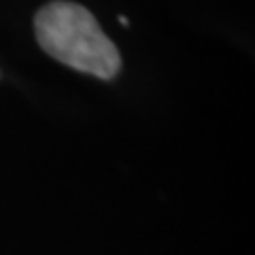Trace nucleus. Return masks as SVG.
Returning a JSON list of instances; mask_svg holds the SVG:
<instances>
[{"instance_id": "1", "label": "nucleus", "mask_w": 255, "mask_h": 255, "mask_svg": "<svg viewBox=\"0 0 255 255\" xmlns=\"http://www.w3.org/2000/svg\"><path fill=\"white\" fill-rule=\"evenodd\" d=\"M34 30L43 51L79 73L113 79L122 68L117 47L81 4L64 0L45 4L36 13Z\"/></svg>"}]
</instances>
